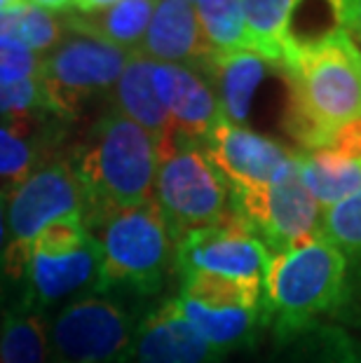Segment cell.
Here are the masks:
<instances>
[{"instance_id":"obj_1","label":"cell","mask_w":361,"mask_h":363,"mask_svg":"<svg viewBox=\"0 0 361 363\" xmlns=\"http://www.w3.org/2000/svg\"><path fill=\"white\" fill-rule=\"evenodd\" d=\"M279 68L289 84L284 127L303 150L326 148L338 129L361 118V52L350 30L289 52Z\"/></svg>"},{"instance_id":"obj_2","label":"cell","mask_w":361,"mask_h":363,"mask_svg":"<svg viewBox=\"0 0 361 363\" xmlns=\"http://www.w3.org/2000/svg\"><path fill=\"white\" fill-rule=\"evenodd\" d=\"M71 164L87 197V228L106 213L148 204L155 197V138L113 106L91 125Z\"/></svg>"},{"instance_id":"obj_3","label":"cell","mask_w":361,"mask_h":363,"mask_svg":"<svg viewBox=\"0 0 361 363\" xmlns=\"http://www.w3.org/2000/svg\"><path fill=\"white\" fill-rule=\"evenodd\" d=\"M348 258L324 237L270 258L263 279V323L279 342L303 335L343 300Z\"/></svg>"},{"instance_id":"obj_4","label":"cell","mask_w":361,"mask_h":363,"mask_svg":"<svg viewBox=\"0 0 361 363\" xmlns=\"http://www.w3.org/2000/svg\"><path fill=\"white\" fill-rule=\"evenodd\" d=\"M101 253V293L125 289L150 296L162 289L174 260V239L155 202L120 208L89 225Z\"/></svg>"},{"instance_id":"obj_5","label":"cell","mask_w":361,"mask_h":363,"mask_svg":"<svg viewBox=\"0 0 361 363\" xmlns=\"http://www.w3.org/2000/svg\"><path fill=\"white\" fill-rule=\"evenodd\" d=\"M157 155L152 202L162 213L174 244L188 233L216 225L233 211L228 183L206 157L202 143L174 136L160 145Z\"/></svg>"},{"instance_id":"obj_6","label":"cell","mask_w":361,"mask_h":363,"mask_svg":"<svg viewBox=\"0 0 361 363\" xmlns=\"http://www.w3.org/2000/svg\"><path fill=\"white\" fill-rule=\"evenodd\" d=\"M87 220V197L71 160L52 157L7 192V249L3 274L21 279L30 244L59 220Z\"/></svg>"},{"instance_id":"obj_7","label":"cell","mask_w":361,"mask_h":363,"mask_svg":"<svg viewBox=\"0 0 361 363\" xmlns=\"http://www.w3.org/2000/svg\"><path fill=\"white\" fill-rule=\"evenodd\" d=\"M21 279L26 307H48L84 289L101 293V253L84 218L45 228L28 249Z\"/></svg>"},{"instance_id":"obj_8","label":"cell","mask_w":361,"mask_h":363,"mask_svg":"<svg viewBox=\"0 0 361 363\" xmlns=\"http://www.w3.org/2000/svg\"><path fill=\"white\" fill-rule=\"evenodd\" d=\"M129 57L132 52L94 35L68 30L55 52L43 59L38 75L48 115L57 120H73L84 104L118 84Z\"/></svg>"},{"instance_id":"obj_9","label":"cell","mask_w":361,"mask_h":363,"mask_svg":"<svg viewBox=\"0 0 361 363\" xmlns=\"http://www.w3.org/2000/svg\"><path fill=\"white\" fill-rule=\"evenodd\" d=\"M230 202L270 256L287 253L319 237L321 208L305 190L298 169L265 188L230 192Z\"/></svg>"},{"instance_id":"obj_10","label":"cell","mask_w":361,"mask_h":363,"mask_svg":"<svg viewBox=\"0 0 361 363\" xmlns=\"http://www.w3.org/2000/svg\"><path fill=\"white\" fill-rule=\"evenodd\" d=\"M270 251L235 211L216 225L195 230L174 244V267L183 274H216L226 279L263 281Z\"/></svg>"},{"instance_id":"obj_11","label":"cell","mask_w":361,"mask_h":363,"mask_svg":"<svg viewBox=\"0 0 361 363\" xmlns=\"http://www.w3.org/2000/svg\"><path fill=\"white\" fill-rule=\"evenodd\" d=\"M52 335L59 357L66 361H127L134 321L122 305L89 296L59 312Z\"/></svg>"},{"instance_id":"obj_12","label":"cell","mask_w":361,"mask_h":363,"mask_svg":"<svg viewBox=\"0 0 361 363\" xmlns=\"http://www.w3.org/2000/svg\"><path fill=\"white\" fill-rule=\"evenodd\" d=\"M211 164L226 179L230 192L256 190L282 181L296 169L294 152L249 127L221 120L202 141Z\"/></svg>"},{"instance_id":"obj_13","label":"cell","mask_w":361,"mask_h":363,"mask_svg":"<svg viewBox=\"0 0 361 363\" xmlns=\"http://www.w3.org/2000/svg\"><path fill=\"white\" fill-rule=\"evenodd\" d=\"M152 87L172 118V138L202 143L223 120L216 91L199 68L152 64Z\"/></svg>"},{"instance_id":"obj_14","label":"cell","mask_w":361,"mask_h":363,"mask_svg":"<svg viewBox=\"0 0 361 363\" xmlns=\"http://www.w3.org/2000/svg\"><path fill=\"white\" fill-rule=\"evenodd\" d=\"M226 354L216 352L183 319L174 300L152 310L134 330L129 363H221Z\"/></svg>"},{"instance_id":"obj_15","label":"cell","mask_w":361,"mask_h":363,"mask_svg":"<svg viewBox=\"0 0 361 363\" xmlns=\"http://www.w3.org/2000/svg\"><path fill=\"white\" fill-rule=\"evenodd\" d=\"M139 52L155 64L193 66L199 71L213 57L199 30L195 7L186 0H160Z\"/></svg>"},{"instance_id":"obj_16","label":"cell","mask_w":361,"mask_h":363,"mask_svg":"<svg viewBox=\"0 0 361 363\" xmlns=\"http://www.w3.org/2000/svg\"><path fill=\"white\" fill-rule=\"evenodd\" d=\"M272 68L279 66L251 50L213 54L209 64L202 68V73L209 78L213 91H216L223 120L240 127L247 125L256 91Z\"/></svg>"},{"instance_id":"obj_17","label":"cell","mask_w":361,"mask_h":363,"mask_svg":"<svg viewBox=\"0 0 361 363\" xmlns=\"http://www.w3.org/2000/svg\"><path fill=\"white\" fill-rule=\"evenodd\" d=\"M43 115L0 118V192L5 195L52 160L57 129L48 127Z\"/></svg>"},{"instance_id":"obj_18","label":"cell","mask_w":361,"mask_h":363,"mask_svg":"<svg viewBox=\"0 0 361 363\" xmlns=\"http://www.w3.org/2000/svg\"><path fill=\"white\" fill-rule=\"evenodd\" d=\"M174 303L183 319L221 354L253 342L258 326H263V307L186 296H176Z\"/></svg>"},{"instance_id":"obj_19","label":"cell","mask_w":361,"mask_h":363,"mask_svg":"<svg viewBox=\"0 0 361 363\" xmlns=\"http://www.w3.org/2000/svg\"><path fill=\"white\" fill-rule=\"evenodd\" d=\"M152 64L141 52H132L113 94V108L143 127L155 138L157 148L172 138V118L152 87Z\"/></svg>"},{"instance_id":"obj_20","label":"cell","mask_w":361,"mask_h":363,"mask_svg":"<svg viewBox=\"0 0 361 363\" xmlns=\"http://www.w3.org/2000/svg\"><path fill=\"white\" fill-rule=\"evenodd\" d=\"M298 176L319 208L340 204L361 190V160L343 157L328 148L296 150Z\"/></svg>"},{"instance_id":"obj_21","label":"cell","mask_w":361,"mask_h":363,"mask_svg":"<svg viewBox=\"0 0 361 363\" xmlns=\"http://www.w3.org/2000/svg\"><path fill=\"white\" fill-rule=\"evenodd\" d=\"M160 0H120L109 10L87 17H66V28L94 35L125 52H139Z\"/></svg>"},{"instance_id":"obj_22","label":"cell","mask_w":361,"mask_h":363,"mask_svg":"<svg viewBox=\"0 0 361 363\" xmlns=\"http://www.w3.org/2000/svg\"><path fill=\"white\" fill-rule=\"evenodd\" d=\"M294 0H240L249 50L272 64H282L284 30Z\"/></svg>"},{"instance_id":"obj_23","label":"cell","mask_w":361,"mask_h":363,"mask_svg":"<svg viewBox=\"0 0 361 363\" xmlns=\"http://www.w3.org/2000/svg\"><path fill=\"white\" fill-rule=\"evenodd\" d=\"M195 12L206 48L213 54L249 50L240 0H197Z\"/></svg>"},{"instance_id":"obj_24","label":"cell","mask_w":361,"mask_h":363,"mask_svg":"<svg viewBox=\"0 0 361 363\" xmlns=\"http://www.w3.org/2000/svg\"><path fill=\"white\" fill-rule=\"evenodd\" d=\"M45 326L30 307L7 312L0 328V363H45Z\"/></svg>"},{"instance_id":"obj_25","label":"cell","mask_w":361,"mask_h":363,"mask_svg":"<svg viewBox=\"0 0 361 363\" xmlns=\"http://www.w3.org/2000/svg\"><path fill=\"white\" fill-rule=\"evenodd\" d=\"M0 33L19 40L30 52H45L66 38V21L57 19L52 12L26 5L14 14H0Z\"/></svg>"},{"instance_id":"obj_26","label":"cell","mask_w":361,"mask_h":363,"mask_svg":"<svg viewBox=\"0 0 361 363\" xmlns=\"http://www.w3.org/2000/svg\"><path fill=\"white\" fill-rule=\"evenodd\" d=\"M319 235L345 258H361V190L340 204L321 208Z\"/></svg>"},{"instance_id":"obj_27","label":"cell","mask_w":361,"mask_h":363,"mask_svg":"<svg viewBox=\"0 0 361 363\" xmlns=\"http://www.w3.org/2000/svg\"><path fill=\"white\" fill-rule=\"evenodd\" d=\"M45 113V99L40 80L0 82V118H21V115Z\"/></svg>"},{"instance_id":"obj_28","label":"cell","mask_w":361,"mask_h":363,"mask_svg":"<svg viewBox=\"0 0 361 363\" xmlns=\"http://www.w3.org/2000/svg\"><path fill=\"white\" fill-rule=\"evenodd\" d=\"M43 59L24 48L19 40L0 33V82L35 80L40 75Z\"/></svg>"},{"instance_id":"obj_29","label":"cell","mask_w":361,"mask_h":363,"mask_svg":"<svg viewBox=\"0 0 361 363\" xmlns=\"http://www.w3.org/2000/svg\"><path fill=\"white\" fill-rule=\"evenodd\" d=\"M312 345L321 363H361V342L338 328H319Z\"/></svg>"},{"instance_id":"obj_30","label":"cell","mask_w":361,"mask_h":363,"mask_svg":"<svg viewBox=\"0 0 361 363\" xmlns=\"http://www.w3.org/2000/svg\"><path fill=\"white\" fill-rule=\"evenodd\" d=\"M326 148L338 152V155H343V157L361 160V118L352 120L338 129L335 134L328 138Z\"/></svg>"},{"instance_id":"obj_31","label":"cell","mask_w":361,"mask_h":363,"mask_svg":"<svg viewBox=\"0 0 361 363\" xmlns=\"http://www.w3.org/2000/svg\"><path fill=\"white\" fill-rule=\"evenodd\" d=\"M5 249H7V195L0 192V272H3Z\"/></svg>"},{"instance_id":"obj_32","label":"cell","mask_w":361,"mask_h":363,"mask_svg":"<svg viewBox=\"0 0 361 363\" xmlns=\"http://www.w3.org/2000/svg\"><path fill=\"white\" fill-rule=\"evenodd\" d=\"M115 3H120V0H75L73 5L78 7V12H82L84 17H87V14H99V12L109 10Z\"/></svg>"},{"instance_id":"obj_33","label":"cell","mask_w":361,"mask_h":363,"mask_svg":"<svg viewBox=\"0 0 361 363\" xmlns=\"http://www.w3.org/2000/svg\"><path fill=\"white\" fill-rule=\"evenodd\" d=\"M26 3L45 12H66L75 0H26Z\"/></svg>"},{"instance_id":"obj_34","label":"cell","mask_w":361,"mask_h":363,"mask_svg":"<svg viewBox=\"0 0 361 363\" xmlns=\"http://www.w3.org/2000/svg\"><path fill=\"white\" fill-rule=\"evenodd\" d=\"M28 3L26 0H0V14H14L24 10Z\"/></svg>"},{"instance_id":"obj_35","label":"cell","mask_w":361,"mask_h":363,"mask_svg":"<svg viewBox=\"0 0 361 363\" xmlns=\"http://www.w3.org/2000/svg\"><path fill=\"white\" fill-rule=\"evenodd\" d=\"M352 35H361V0H357V19H355V28H352Z\"/></svg>"},{"instance_id":"obj_36","label":"cell","mask_w":361,"mask_h":363,"mask_svg":"<svg viewBox=\"0 0 361 363\" xmlns=\"http://www.w3.org/2000/svg\"><path fill=\"white\" fill-rule=\"evenodd\" d=\"M355 38V43H357V48H359V52H361V35H352Z\"/></svg>"},{"instance_id":"obj_37","label":"cell","mask_w":361,"mask_h":363,"mask_svg":"<svg viewBox=\"0 0 361 363\" xmlns=\"http://www.w3.org/2000/svg\"><path fill=\"white\" fill-rule=\"evenodd\" d=\"M314 363H321V361H319V359H317V357H314Z\"/></svg>"},{"instance_id":"obj_38","label":"cell","mask_w":361,"mask_h":363,"mask_svg":"<svg viewBox=\"0 0 361 363\" xmlns=\"http://www.w3.org/2000/svg\"><path fill=\"white\" fill-rule=\"evenodd\" d=\"M66 363H73V361H66Z\"/></svg>"},{"instance_id":"obj_39","label":"cell","mask_w":361,"mask_h":363,"mask_svg":"<svg viewBox=\"0 0 361 363\" xmlns=\"http://www.w3.org/2000/svg\"><path fill=\"white\" fill-rule=\"evenodd\" d=\"M186 3H190V0H186Z\"/></svg>"}]
</instances>
